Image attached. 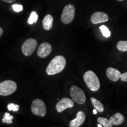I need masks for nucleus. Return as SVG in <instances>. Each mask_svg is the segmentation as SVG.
<instances>
[{"label": "nucleus", "mask_w": 127, "mask_h": 127, "mask_svg": "<svg viewBox=\"0 0 127 127\" xmlns=\"http://www.w3.org/2000/svg\"><path fill=\"white\" fill-rule=\"evenodd\" d=\"M66 66V60L62 55H57L51 60L46 68L48 75H53L61 72Z\"/></svg>", "instance_id": "1"}, {"label": "nucleus", "mask_w": 127, "mask_h": 127, "mask_svg": "<svg viewBox=\"0 0 127 127\" xmlns=\"http://www.w3.org/2000/svg\"><path fill=\"white\" fill-rule=\"evenodd\" d=\"M84 80L87 86L92 91H96L99 89L100 82L95 73L92 71H88L84 74Z\"/></svg>", "instance_id": "2"}, {"label": "nucleus", "mask_w": 127, "mask_h": 127, "mask_svg": "<svg viewBox=\"0 0 127 127\" xmlns=\"http://www.w3.org/2000/svg\"><path fill=\"white\" fill-rule=\"evenodd\" d=\"M75 8L74 5L69 4L64 8L63 13L61 14V20L62 23L65 24L71 23L75 17Z\"/></svg>", "instance_id": "3"}, {"label": "nucleus", "mask_w": 127, "mask_h": 127, "mask_svg": "<svg viewBox=\"0 0 127 127\" xmlns=\"http://www.w3.org/2000/svg\"><path fill=\"white\" fill-rule=\"evenodd\" d=\"M17 85L11 80H6L0 83V95L8 96L17 90Z\"/></svg>", "instance_id": "4"}, {"label": "nucleus", "mask_w": 127, "mask_h": 127, "mask_svg": "<svg viewBox=\"0 0 127 127\" xmlns=\"http://www.w3.org/2000/svg\"><path fill=\"white\" fill-rule=\"evenodd\" d=\"M31 112L38 117H44L47 113L45 102L40 99H34L31 104Z\"/></svg>", "instance_id": "5"}, {"label": "nucleus", "mask_w": 127, "mask_h": 127, "mask_svg": "<svg viewBox=\"0 0 127 127\" xmlns=\"http://www.w3.org/2000/svg\"><path fill=\"white\" fill-rule=\"evenodd\" d=\"M70 95L73 101L79 104H84L86 101V96L83 90L75 85L71 87Z\"/></svg>", "instance_id": "6"}, {"label": "nucleus", "mask_w": 127, "mask_h": 127, "mask_svg": "<svg viewBox=\"0 0 127 127\" xmlns=\"http://www.w3.org/2000/svg\"><path fill=\"white\" fill-rule=\"evenodd\" d=\"M37 44V41L34 38H29L25 40L21 47L23 54L27 57L32 54L36 50Z\"/></svg>", "instance_id": "7"}, {"label": "nucleus", "mask_w": 127, "mask_h": 127, "mask_svg": "<svg viewBox=\"0 0 127 127\" xmlns=\"http://www.w3.org/2000/svg\"><path fill=\"white\" fill-rule=\"evenodd\" d=\"M74 105V102L72 100L68 98H63L58 101L56 104L55 108L58 112H61L67 108H72Z\"/></svg>", "instance_id": "8"}, {"label": "nucleus", "mask_w": 127, "mask_h": 127, "mask_svg": "<svg viewBox=\"0 0 127 127\" xmlns=\"http://www.w3.org/2000/svg\"><path fill=\"white\" fill-rule=\"evenodd\" d=\"M52 51V46L48 42H43L39 46L37 50V55L41 58H45Z\"/></svg>", "instance_id": "9"}, {"label": "nucleus", "mask_w": 127, "mask_h": 127, "mask_svg": "<svg viewBox=\"0 0 127 127\" xmlns=\"http://www.w3.org/2000/svg\"><path fill=\"white\" fill-rule=\"evenodd\" d=\"M108 20V15L104 12H95L93 14L91 17V21L94 24L105 23Z\"/></svg>", "instance_id": "10"}, {"label": "nucleus", "mask_w": 127, "mask_h": 127, "mask_svg": "<svg viewBox=\"0 0 127 127\" xmlns=\"http://www.w3.org/2000/svg\"><path fill=\"white\" fill-rule=\"evenodd\" d=\"M85 120V115L84 112L80 111L77 112V118L71 121L69 123L70 127H79L82 125Z\"/></svg>", "instance_id": "11"}, {"label": "nucleus", "mask_w": 127, "mask_h": 127, "mask_svg": "<svg viewBox=\"0 0 127 127\" xmlns=\"http://www.w3.org/2000/svg\"><path fill=\"white\" fill-rule=\"evenodd\" d=\"M106 74H107V77L110 79L111 81L114 82L118 81L120 79L121 73L117 69L113 68H108L107 71H106Z\"/></svg>", "instance_id": "12"}, {"label": "nucleus", "mask_w": 127, "mask_h": 127, "mask_svg": "<svg viewBox=\"0 0 127 127\" xmlns=\"http://www.w3.org/2000/svg\"><path fill=\"white\" fill-rule=\"evenodd\" d=\"M53 17L51 15L48 14L45 15L42 21V27H43L44 29L47 31H49L51 29L52 25H53Z\"/></svg>", "instance_id": "13"}, {"label": "nucleus", "mask_w": 127, "mask_h": 127, "mask_svg": "<svg viewBox=\"0 0 127 127\" xmlns=\"http://www.w3.org/2000/svg\"><path fill=\"white\" fill-rule=\"evenodd\" d=\"M109 121L112 125H119L122 124L124 121V117L122 114L117 112L114 114L112 117L109 118Z\"/></svg>", "instance_id": "14"}, {"label": "nucleus", "mask_w": 127, "mask_h": 127, "mask_svg": "<svg viewBox=\"0 0 127 127\" xmlns=\"http://www.w3.org/2000/svg\"><path fill=\"white\" fill-rule=\"evenodd\" d=\"M91 101L92 104L94 107V108L99 112H102L104 111V105L101 103L99 100H98L94 97L91 98Z\"/></svg>", "instance_id": "15"}, {"label": "nucleus", "mask_w": 127, "mask_h": 127, "mask_svg": "<svg viewBox=\"0 0 127 127\" xmlns=\"http://www.w3.org/2000/svg\"><path fill=\"white\" fill-rule=\"evenodd\" d=\"M38 20V15L36 11H32L30 14L29 18L28 20V23L30 25H32L35 24Z\"/></svg>", "instance_id": "16"}, {"label": "nucleus", "mask_w": 127, "mask_h": 127, "mask_svg": "<svg viewBox=\"0 0 127 127\" xmlns=\"http://www.w3.org/2000/svg\"><path fill=\"white\" fill-rule=\"evenodd\" d=\"M97 121L99 124L102 125V127H112V124H111L109 120L104 118V117H99L97 119Z\"/></svg>", "instance_id": "17"}, {"label": "nucleus", "mask_w": 127, "mask_h": 127, "mask_svg": "<svg viewBox=\"0 0 127 127\" xmlns=\"http://www.w3.org/2000/svg\"><path fill=\"white\" fill-rule=\"evenodd\" d=\"M117 47L120 51H127V41H120L117 44Z\"/></svg>", "instance_id": "18"}, {"label": "nucleus", "mask_w": 127, "mask_h": 127, "mask_svg": "<svg viewBox=\"0 0 127 127\" xmlns=\"http://www.w3.org/2000/svg\"><path fill=\"white\" fill-rule=\"evenodd\" d=\"M14 119L13 116L11 115L8 112H5L2 120V123H7L8 124H10L12 123V120Z\"/></svg>", "instance_id": "19"}, {"label": "nucleus", "mask_w": 127, "mask_h": 127, "mask_svg": "<svg viewBox=\"0 0 127 127\" xmlns=\"http://www.w3.org/2000/svg\"><path fill=\"white\" fill-rule=\"evenodd\" d=\"M99 29L101 30L102 35H104V36H105V37L108 38L110 36L111 32L105 25H101V26H100Z\"/></svg>", "instance_id": "20"}, {"label": "nucleus", "mask_w": 127, "mask_h": 127, "mask_svg": "<svg viewBox=\"0 0 127 127\" xmlns=\"http://www.w3.org/2000/svg\"><path fill=\"white\" fill-rule=\"evenodd\" d=\"M7 108L9 111H18L20 108V106L18 105L14 104L13 103H10L7 105Z\"/></svg>", "instance_id": "21"}, {"label": "nucleus", "mask_w": 127, "mask_h": 127, "mask_svg": "<svg viewBox=\"0 0 127 127\" xmlns=\"http://www.w3.org/2000/svg\"><path fill=\"white\" fill-rule=\"evenodd\" d=\"M12 9H14V11H15V12H18L21 11L23 10V6L22 5L20 4H14L12 5Z\"/></svg>", "instance_id": "22"}, {"label": "nucleus", "mask_w": 127, "mask_h": 127, "mask_svg": "<svg viewBox=\"0 0 127 127\" xmlns=\"http://www.w3.org/2000/svg\"><path fill=\"white\" fill-rule=\"evenodd\" d=\"M120 79H121L122 81L127 82V72L123 73V74H121Z\"/></svg>", "instance_id": "23"}, {"label": "nucleus", "mask_w": 127, "mask_h": 127, "mask_svg": "<svg viewBox=\"0 0 127 127\" xmlns=\"http://www.w3.org/2000/svg\"><path fill=\"white\" fill-rule=\"evenodd\" d=\"M2 1H4V2H7V3H12L14 2V1H15L16 0H2Z\"/></svg>", "instance_id": "24"}, {"label": "nucleus", "mask_w": 127, "mask_h": 127, "mask_svg": "<svg viewBox=\"0 0 127 127\" xmlns=\"http://www.w3.org/2000/svg\"><path fill=\"white\" fill-rule=\"evenodd\" d=\"M3 34V30L1 27H0V37H1V35H2Z\"/></svg>", "instance_id": "25"}, {"label": "nucleus", "mask_w": 127, "mask_h": 127, "mask_svg": "<svg viewBox=\"0 0 127 127\" xmlns=\"http://www.w3.org/2000/svg\"><path fill=\"white\" fill-rule=\"evenodd\" d=\"M93 113L94 114H97V111H96L95 109H94L93 110Z\"/></svg>", "instance_id": "26"}, {"label": "nucleus", "mask_w": 127, "mask_h": 127, "mask_svg": "<svg viewBox=\"0 0 127 127\" xmlns=\"http://www.w3.org/2000/svg\"><path fill=\"white\" fill-rule=\"evenodd\" d=\"M97 126H98V127H102V125H101V124H99H99H98V125H97Z\"/></svg>", "instance_id": "27"}, {"label": "nucleus", "mask_w": 127, "mask_h": 127, "mask_svg": "<svg viewBox=\"0 0 127 127\" xmlns=\"http://www.w3.org/2000/svg\"><path fill=\"white\" fill-rule=\"evenodd\" d=\"M117 1H123V0H117Z\"/></svg>", "instance_id": "28"}]
</instances>
